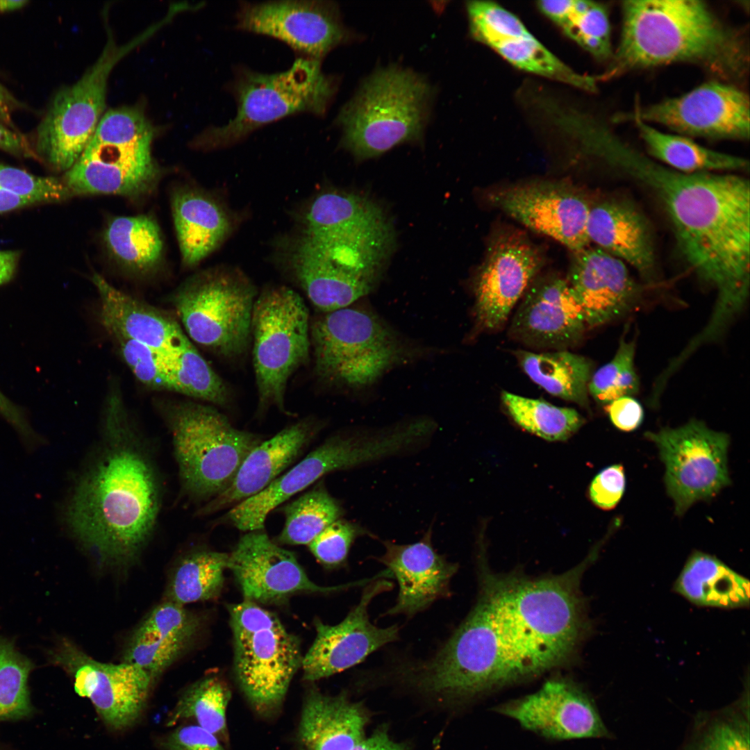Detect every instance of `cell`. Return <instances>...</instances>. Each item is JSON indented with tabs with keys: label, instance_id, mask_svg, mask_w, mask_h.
I'll list each match as a JSON object with an SVG mask.
<instances>
[{
	"label": "cell",
	"instance_id": "1",
	"mask_svg": "<svg viewBox=\"0 0 750 750\" xmlns=\"http://www.w3.org/2000/svg\"><path fill=\"white\" fill-rule=\"evenodd\" d=\"M479 561L476 603L440 646L451 675L482 695L565 665L590 629L581 572L528 578Z\"/></svg>",
	"mask_w": 750,
	"mask_h": 750
},
{
	"label": "cell",
	"instance_id": "2",
	"mask_svg": "<svg viewBox=\"0 0 750 750\" xmlns=\"http://www.w3.org/2000/svg\"><path fill=\"white\" fill-rule=\"evenodd\" d=\"M598 158L649 189L661 201L678 249L717 292L715 306L742 308L749 292L750 185L732 172L686 174L608 133Z\"/></svg>",
	"mask_w": 750,
	"mask_h": 750
},
{
	"label": "cell",
	"instance_id": "3",
	"mask_svg": "<svg viewBox=\"0 0 750 750\" xmlns=\"http://www.w3.org/2000/svg\"><path fill=\"white\" fill-rule=\"evenodd\" d=\"M162 500V484L149 445L120 389L112 385L99 438L64 506L66 526L99 563L126 565L154 533Z\"/></svg>",
	"mask_w": 750,
	"mask_h": 750
},
{
	"label": "cell",
	"instance_id": "4",
	"mask_svg": "<svg viewBox=\"0 0 750 750\" xmlns=\"http://www.w3.org/2000/svg\"><path fill=\"white\" fill-rule=\"evenodd\" d=\"M619 42L600 80L631 70L690 63L722 78H739L749 63L744 40L697 0L622 3Z\"/></svg>",
	"mask_w": 750,
	"mask_h": 750
},
{
	"label": "cell",
	"instance_id": "5",
	"mask_svg": "<svg viewBox=\"0 0 750 750\" xmlns=\"http://www.w3.org/2000/svg\"><path fill=\"white\" fill-rule=\"evenodd\" d=\"M156 408L171 434L182 494L190 500L207 503L224 492L262 442L213 406L167 400Z\"/></svg>",
	"mask_w": 750,
	"mask_h": 750
},
{
	"label": "cell",
	"instance_id": "6",
	"mask_svg": "<svg viewBox=\"0 0 750 750\" xmlns=\"http://www.w3.org/2000/svg\"><path fill=\"white\" fill-rule=\"evenodd\" d=\"M228 90L235 100L236 114L226 124L201 134L200 144L208 149L229 147L258 128L293 115H324L337 81L322 71V60L301 56L290 68L276 73L240 67Z\"/></svg>",
	"mask_w": 750,
	"mask_h": 750
},
{
	"label": "cell",
	"instance_id": "7",
	"mask_svg": "<svg viewBox=\"0 0 750 750\" xmlns=\"http://www.w3.org/2000/svg\"><path fill=\"white\" fill-rule=\"evenodd\" d=\"M416 74L392 67L375 72L339 112L342 145L358 159L421 139L432 97Z\"/></svg>",
	"mask_w": 750,
	"mask_h": 750
},
{
	"label": "cell",
	"instance_id": "8",
	"mask_svg": "<svg viewBox=\"0 0 750 750\" xmlns=\"http://www.w3.org/2000/svg\"><path fill=\"white\" fill-rule=\"evenodd\" d=\"M153 128L138 108L110 109L64 183L72 194L138 196L156 185L160 171L151 153Z\"/></svg>",
	"mask_w": 750,
	"mask_h": 750
},
{
	"label": "cell",
	"instance_id": "9",
	"mask_svg": "<svg viewBox=\"0 0 750 750\" xmlns=\"http://www.w3.org/2000/svg\"><path fill=\"white\" fill-rule=\"evenodd\" d=\"M316 374L333 385L360 388L412 356L394 331L365 308L347 306L317 317L310 328Z\"/></svg>",
	"mask_w": 750,
	"mask_h": 750
},
{
	"label": "cell",
	"instance_id": "10",
	"mask_svg": "<svg viewBox=\"0 0 750 750\" xmlns=\"http://www.w3.org/2000/svg\"><path fill=\"white\" fill-rule=\"evenodd\" d=\"M228 608L238 683L259 715L272 717L301 667L299 640L276 615L255 602L244 600Z\"/></svg>",
	"mask_w": 750,
	"mask_h": 750
},
{
	"label": "cell",
	"instance_id": "11",
	"mask_svg": "<svg viewBox=\"0 0 750 750\" xmlns=\"http://www.w3.org/2000/svg\"><path fill=\"white\" fill-rule=\"evenodd\" d=\"M257 289L240 270L217 267L189 278L172 296L188 335L224 358H235L251 342Z\"/></svg>",
	"mask_w": 750,
	"mask_h": 750
},
{
	"label": "cell",
	"instance_id": "12",
	"mask_svg": "<svg viewBox=\"0 0 750 750\" xmlns=\"http://www.w3.org/2000/svg\"><path fill=\"white\" fill-rule=\"evenodd\" d=\"M310 328L308 309L291 288L270 286L258 294L251 342L260 411L274 406L286 413L288 383L310 358Z\"/></svg>",
	"mask_w": 750,
	"mask_h": 750
},
{
	"label": "cell",
	"instance_id": "13",
	"mask_svg": "<svg viewBox=\"0 0 750 750\" xmlns=\"http://www.w3.org/2000/svg\"><path fill=\"white\" fill-rule=\"evenodd\" d=\"M153 25L119 45L112 35L97 60L74 83L58 92L40 123L35 151L58 171H67L91 140L104 114L109 75L115 65L156 31Z\"/></svg>",
	"mask_w": 750,
	"mask_h": 750
},
{
	"label": "cell",
	"instance_id": "14",
	"mask_svg": "<svg viewBox=\"0 0 750 750\" xmlns=\"http://www.w3.org/2000/svg\"><path fill=\"white\" fill-rule=\"evenodd\" d=\"M645 437L656 444L666 468L665 484L677 515L694 503L710 499L730 483L727 467L729 438L692 419Z\"/></svg>",
	"mask_w": 750,
	"mask_h": 750
},
{
	"label": "cell",
	"instance_id": "15",
	"mask_svg": "<svg viewBox=\"0 0 750 750\" xmlns=\"http://www.w3.org/2000/svg\"><path fill=\"white\" fill-rule=\"evenodd\" d=\"M381 455L378 438L366 428L337 433L261 492L231 508L224 520L242 531L262 530L273 510L324 475L378 461Z\"/></svg>",
	"mask_w": 750,
	"mask_h": 750
},
{
	"label": "cell",
	"instance_id": "16",
	"mask_svg": "<svg viewBox=\"0 0 750 750\" xmlns=\"http://www.w3.org/2000/svg\"><path fill=\"white\" fill-rule=\"evenodd\" d=\"M389 577L385 569L365 585L358 602L338 624L315 620L316 637L301 663L305 681L314 682L353 667L399 639L397 624L383 628L369 619V608L374 599L393 588L385 578Z\"/></svg>",
	"mask_w": 750,
	"mask_h": 750
},
{
	"label": "cell",
	"instance_id": "17",
	"mask_svg": "<svg viewBox=\"0 0 750 750\" xmlns=\"http://www.w3.org/2000/svg\"><path fill=\"white\" fill-rule=\"evenodd\" d=\"M51 658L74 678L76 693L90 700L109 728L122 730L138 721L154 683L144 669L98 661L67 640H61Z\"/></svg>",
	"mask_w": 750,
	"mask_h": 750
},
{
	"label": "cell",
	"instance_id": "18",
	"mask_svg": "<svg viewBox=\"0 0 750 750\" xmlns=\"http://www.w3.org/2000/svg\"><path fill=\"white\" fill-rule=\"evenodd\" d=\"M488 199L526 227L573 252L589 247L588 221L592 206L572 184L552 181L516 183L490 192Z\"/></svg>",
	"mask_w": 750,
	"mask_h": 750
},
{
	"label": "cell",
	"instance_id": "19",
	"mask_svg": "<svg viewBox=\"0 0 750 750\" xmlns=\"http://www.w3.org/2000/svg\"><path fill=\"white\" fill-rule=\"evenodd\" d=\"M236 27L278 40L302 57L319 60L349 38L338 6L327 1L240 2Z\"/></svg>",
	"mask_w": 750,
	"mask_h": 750
},
{
	"label": "cell",
	"instance_id": "20",
	"mask_svg": "<svg viewBox=\"0 0 750 750\" xmlns=\"http://www.w3.org/2000/svg\"><path fill=\"white\" fill-rule=\"evenodd\" d=\"M631 115L683 136L743 140L749 138V96L719 81L706 82L677 97L638 106Z\"/></svg>",
	"mask_w": 750,
	"mask_h": 750
},
{
	"label": "cell",
	"instance_id": "21",
	"mask_svg": "<svg viewBox=\"0 0 750 750\" xmlns=\"http://www.w3.org/2000/svg\"><path fill=\"white\" fill-rule=\"evenodd\" d=\"M538 249L517 231L491 241L475 278V316L480 328L495 331L509 317L542 265Z\"/></svg>",
	"mask_w": 750,
	"mask_h": 750
},
{
	"label": "cell",
	"instance_id": "22",
	"mask_svg": "<svg viewBox=\"0 0 750 750\" xmlns=\"http://www.w3.org/2000/svg\"><path fill=\"white\" fill-rule=\"evenodd\" d=\"M470 33L511 65L588 92L597 90V77L580 74L546 48L512 12L499 4L469 1Z\"/></svg>",
	"mask_w": 750,
	"mask_h": 750
},
{
	"label": "cell",
	"instance_id": "23",
	"mask_svg": "<svg viewBox=\"0 0 750 750\" xmlns=\"http://www.w3.org/2000/svg\"><path fill=\"white\" fill-rule=\"evenodd\" d=\"M228 569L244 600L282 601L297 592L329 593L366 585L369 579L340 585H317L307 576L294 553L272 542L262 530L247 532L229 553Z\"/></svg>",
	"mask_w": 750,
	"mask_h": 750
},
{
	"label": "cell",
	"instance_id": "24",
	"mask_svg": "<svg viewBox=\"0 0 750 750\" xmlns=\"http://www.w3.org/2000/svg\"><path fill=\"white\" fill-rule=\"evenodd\" d=\"M494 710L548 739L610 738L594 700L565 679L549 680L536 692L499 705Z\"/></svg>",
	"mask_w": 750,
	"mask_h": 750
},
{
	"label": "cell",
	"instance_id": "25",
	"mask_svg": "<svg viewBox=\"0 0 750 750\" xmlns=\"http://www.w3.org/2000/svg\"><path fill=\"white\" fill-rule=\"evenodd\" d=\"M430 527L417 542L397 544L384 540L383 555L376 560L386 567L398 584L394 604L381 616L412 618L438 600L449 598L451 582L458 565L438 553L432 544Z\"/></svg>",
	"mask_w": 750,
	"mask_h": 750
},
{
	"label": "cell",
	"instance_id": "26",
	"mask_svg": "<svg viewBox=\"0 0 750 750\" xmlns=\"http://www.w3.org/2000/svg\"><path fill=\"white\" fill-rule=\"evenodd\" d=\"M627 265L598 247L574 251L566 279L588 328L624 316L637 306L640 288Z\"/></svg>",
	"mask_w": 750,
	"mask_h": 750
},
{
	"label": "cell",
	"instance_id": "27",
	"mask_svg": "<svg viewBox=\"0 0 750 750\" xmlns=\"http://www.w3.org/2000/svg\"><path fill=\"white\" fill-rule=\"evenodd\" d=\"M532 283L512 317L511 335L537 347L563 350L577 344L587 327L567 280L549 277Z\"/></svg>",
	"mask_w": 750,
	"mask_h": 750
},
{
	"label": "cell",
	"instance_id": "28",
	"mask_svg": "<svg viewBox=\"0 0 750 750\" xmlns=\"http://www.w3.org/2000/svg\"><path fill=\"white\" fill-rule=\"evenodd\" d=\"M91 280L99 297L100 322L109 335H119L167 356L192 342L171 314L114 287L99 274Z\"/></svg>",
	"mask_w": 750,
	"mask_h": 750
},
{
	"label": "cell",
	"instance_id": "29",
	"mask_svg": "<svg viewBox=\"0 0 750 750\" xmlns=\"http://www.w3.org/2000/svg\"><path fill=\"white\" fill-rule=\"evenodd\" d=\"M321 428L316 419L306 417L262 441L246 457L231 484L195 515L206 516L232 508L261 492L298 458Z\"/></svg>",
	"mask_w": 750,
	"mask_h": 750
},
{
	"label": "cell",
	"instance_id": "30",
	"mask_svg": "<svg viewBox=\"0 0 750 750\" xmlns=\"http://www.w3.org/2000/svg\"><path fill=\"white\" fill-rule=\"evenodd\" d=\"M200 626L199 618L193 612L164 600L133 631L123 662L142 668L155 682L188 650Z\"/></svg>",
	"mask_w": 750,
	"mask_h": 750
},
{
	"label": "cell",
	"instance_id": "31",
	"mask_svg": "<svg viewBox=\"0 0 750 750\" xmlns=\"http://www.w3.org/2000/svg\"><path fill=\"white\" fill-rule=\"evenodd\" d=\"M368 716L344 693L329 695L311 688L303 701L296 750H352L365 738Z\"/></svg>",
	"mask_w": 750,
	"mask_h": 750
},
{
	"label": "cell",
	"instance_id": "32",
	"mask_svg": "<svg viewBox=\"0 0 750 750\" xmlns=\"http://www.w3.org/2000/svg\"><path fill=\"white\" fill-rule=\"evenodd\" d=\"M286 250L285 260L291 275L322 312L349 306L374 287V283L340 268L301 235Z\"/></svg>",
	"mask_w": 750,
	"mask_h": 750
},
{
	"label": "cell",
	"instance_id": "33",
	"mask_svg": "<svg viewBox=\"0 0 750 750\" xmlns=\"http://www.w3.org/2000/svg\"><path fill=\"white\" fill-rule=\"evenodd\" d=\"M588 234L597 247L649 276L655 267V252L644 217L626 203L606 201L592 206Z\"/></svg>",
	"mask_w": 750,
	"mask_h": 750
},
{
	"label": "cell",
	"instance_id": "34",
	"mask_svg": "<svg viewBox=\"0 0 750 750\" xmlns=\"http://www.w3.org/2000/svg\"><path fill=\"white\" fill-rule=\"evenodd\" d=\"M173 218L185 265L195 267L217 250L235 227L233 215L215 197L194 189L178 191Z\"/></svg>",
	"mask_w": 750,
	"mask_h": 750
},
{
	"label": "cell",
	"instance_id": "35",
	"mask_svg": "<svg viewBox=\"0 0 750 750\" xmlns=\"http://www.w3.org/2000/svg\"><path fill=\"white\" fill-rule=\"evenodd\" d=\"M674 590L699 606L738 608L749 605V581L716 557L700 551L689 557Z\"/></svg>",
	"mask_w": 750,
	"mask_h": 750
},
{
	"label": "cell",
	"instance_id": "36",
	"mask_svg": "<svg viewBox=\"0 0 750 750\" xmlns=\"http://www.w3.org/2000/svg\"><path fill=\"white\" fill-rule=\"evenodd\" d=\"M298 218L300 235L308 239L337 237L387 219L380 207L370 199L340 191L315 196Z\"/></svg>",
	"mask_w": 750,
	"mask_h": 750
},
{
	"label": "cell",
	"instance_id": "37",
	"mask_svg": "<svg viewBox=\"0 0 750 750\" xmlns=\"http://www.w3.org/2000/svg\"><path fill=\"white\" fill-rule=\"evenodd\" d=\"M623 117L635 123L651 158L674 170L734 173L749 169L744 158L706 148L681 135L662 132L631 114Z\"/></svg>",
	"mask_w": 750,
	"mask_h": 750
},
{
	"label": "cell",
	"instance_id": "38",
	"mask_svg": "<svg viewBox=\"0 0 750 750\" xmlns=\"http://www.w3.org/2000/svg\"><path fill=\"white\" fill-rule=\"evenodd\" d=\"M526 375L549 394L588 408V384L592 363L585 356L565 350L535 353L517 351Z\"/></svg>",
	"mask_w": 750,
	"mask_h": 750
},
{
	"label": "cell",
	"instance_id": "39",
	"mask_svg": "<svg viewBox=\"0 0 750 750\" xmlns=\"http://www.w3.org/2000/svg\"><path fill=\"white\" fill-rule=\"evenodd\" d=\"M539 10L596 59L612 57L611 31L606 7L592 1L537 2Z\"/></svg>",
	"mask_w": 750,
	"mask_h": 750
},
{
	"label": "cell",
	"instance_id": "40",
	"mask_svg": "<svg viewBox=\"0 0 750 750\" xmlns=\"http://www.w3.org/2000/svg\"><path fill=\"white\" fill-rule=\"evenodd\" d=\"M104 240L110 254L133 272H150L160 262L162 238L157 222L150 216L112 219L106 228Z\"/></svg>",
	"mask_w": 750,
	"mask_h": 750
},
{
	"label": "cell",
	"instance_id": "41",
	"mask_svg": "<svg viewBox=\"0 0 750 750\" xmlns=\"http://www.w3.org/2000/svg\"><path fill=\"white\" fill-rule=\"evenodd\" d=\"M229 553L208 549L191 551L174 567L165 593V600L183 606L217 597L228 569Z\"/></svg>",
	"mask_w": 750,
	"mask_h": 750
},
{
	"label": "cell",
	"instance_id": "42",
	"mask_svg": "<svg viewBox=\"0 0 750 750\" xmlns=\"http://www.w3.org/2000/svg\"><path fill=\"white\" fill-rule=\"evenodd\" d=\"M231 699V690L222 678L215 675L202 678L184 690L169 714L167 725L172 726L179 721L191 719L227 743L226 711Z\"/></svg>",
	"mask_w": 750,
	"mask_h": 750
},
{
	"label": "cell",
	"instance_id": "43",
	"mask_svg": "<svg viewBox=\"0 0 750 750\" xmlns=\"http://www.w3.org/2000/svg\"><path fill=\"white\" fill-rule=\"evenodd\" d=\"M685 750H749V697L716 711L700 712Z\"/></svg>",
	"mask_w": 750,
	"mask_h": 750
},
{
	"label": "cell",
	"instance_id": "44",
	"mask_svg": "<svg viewBox=\"0 0 750 750\" xmlns=\"http://www.w3.org/2000/svg\"><path fill=\"white\" fill-rule=\"evenodd\" d=\"M284 526L276 542L285 544H309L325 528L340 519L344 510L321 482L287 504Z\"/></svg>",
	"mask_w": 750,
	"mask_h": 750
},
{
	"label": "cell",
	"instance_id": "45",
	"mask_svg": "<svg viewBox=\"0 0 750 750\" xmlns=\"http://www.w3.org/2000/svg\"><path fill=\"white\" fill-rule=\"evenodd\" d=\"M501 401L512 419L524 430L549 441L568 439L584 424L574 408L503 391Z\"/></svg>",
	"mask_w": 750,
	"mask_h": 750
},
{
	"label": "cell",
	"instance_id": "46",
	"mask_svg": "<svg viewBox=\"0 0 750 750\" xmlns=\"http://www.w3.org/2000/svg\"><path fill=\"white\" fill-rule=\"evenodd\" d=\"M169 370L174 392L216 406L229 403L231 394L226 383L192 343L170 359Z\"/></svg>",
	"mask_w": 750,
	"mask_h": 750
},
{
	"label": "cell",
	"instance_id": "47",
	"mask_svg": "<svg viewBox=\"0 0 750 750\" xmlns=\"http://www.w3.org/2000/svg\"><path fill=\"white\" fill-rule=\"evenodd\" d=\"M33 663L0 638V722L28 717L33 710L28 679Z\"/></svg>",
	"mask_w": 750,
	"mask_h": 750
},
{
	"label": "cell",
	"instance_id": "48",
	"mask_svg": "<svg viewBox=\"0 0 750 750\" xmlns=\"http://www.w3.org/2000/svg\"><path fill=\"white\" fill-rule=\"evenodd\" d=\"M635 344L622 338L614 357L591 376L588 392L599 403L632 396L639 390V380L634 367Z\"/></svg>",
	"mask_w": 750,
	"mask_h": 750
},
{
	"label": "cell",
	"instance_id": "49",
	"mask_svg": "<svg viewBox=\"0 0 750 750\" xmlns=\"http://www.w3.org/2000/svg\"><path fill=\"white\" fill-rule=\"evenodd\" d=\"M110 336L124 361L140 383L156 390L174 392L169 370L172 356L161 354L128 338Z\"/></svg>",
	"mask_w": 750,
	"mask_h": 750
},
{
	"label": "cell",
	"instance_id": "50",
	"mask_svg": "<svg viewBox=\"0 0 750 750\" xmlns=\"http://www.w3.org/2000/svg\"><path fill=\"white\" fill-rule=\"evenodd\" d=\"M371 534L358 524L338 519L325 528L310 542L308 547L316 559L327 568L344 566L354 541Z\"/></svg>",
	"mask_w": 750,
	"mask_h": 750
},
{
	"label": "cell",
	"instance_id": "51",
	"mask_svg": "<svg viewBox=\"0 0 750 750\" xmlns=\"http://www.w3.org/2000/svg\"><path fill=\"white\" fill-rule=\"evenodd\" d=\"M0 190L32 199L36 203L61 201L72 194L63 181L35 176L1 162Z\"/></svg>",
	"mask_w": 750,
	"mask_h": 750
},
{
	"label": "cell",
	"instance_id": "52",
	"mask_svg": "<svg viewBox=\"0 0 750 750\" xmlns=\"http://www.w3.org/2000/svg\"><path fill=\"white\" fill-rule=\"evenodd\" d=\"M625 485L623 467L621 465H611L602 469L592 480L590 486V497L600 508L610 510L622 499Z\"/></svg>",
	"mask_w": 750,
	"mask_h": 750
},
{
	"label": "cell",
	"instance_id": "53",
	"mask_svg": "<svg viewBox=\"0 0 750 750\" xmlns=\"http://www.w3.org/2000/svg\"><path fill=\"white\" fill-rule=\"evenodd\" d=\"M214 734L197 724L180 726L162 742L167 750H225Z\"/></svg>",
	"mask_w": 750,
	"mask_h": 750
},
{
	"label": "cell",
	"instance_id": "54",
	"mask_svg": "<svg viewBox=\"0 0 750 750\" xmlns=\"http://www.w3.org/2000/svg\"><path fill=\"white\" fill-rule=\"evenodd\" d=\"M605 409L615 426L624 431L636 429L644 418L641 404L631 396L618 398L606 405Z\"/></svg>",
	"mask_w": 750,
	"mask_h": 750
},
{
	"label": "cell",
	"instance_id": "55",
	"mask_svg": "<svg viewBox=\"0 0 750 750\" xmlns=\"http://www.w3.org/2000/svg\"><path fill=\"white\" fill-rule=\"evenodd\" d=\"M0 149L12 155L40 160L24 136L0 123Z\"/></svg>",
	"mask_w": 750,
	"mask_h": 750
},
{
	"label": "cell",
	"instance_id": "56",
	"mask_svg": "<svg viewBox=\"0 0 750 750\" xmlns=\"http://www.w3.org/2000/svg\"><path fill=\"white\" fill-rule=\"evenodd\" d=\"M0 414L17 428L26 442H35V434L22 410L0 390Z\"/></svg>",
	"mask_w": 750,
	"mask_h": 750
},
{
	"label": "cell",
	"instance_id": "57",
	"mask_svg": "<svg viewBox=\"0 0 750 750\" xmlns=\"http://www.w3.org/2000/svg\"><path fill=\"white\" fill-rule=\"evenodd\" d=\"M352 750H408L405 744L394 742L387 732L379 729L360 741Z\"/></svg>",
	"mask_w": 750,
	"mask_h": 750
},
{
	"label": "cell",
	"instance_id": "58",
	"mask_svg": "<svg viewBox=\"0 0 750 750\" xmlns=\"http://www.w3.org/2000/svg\"><path fill=\"white\" fill-rule=\"evenodd\" d=\"M19 258V253L17 251L0 250V285L11 280Z\"/></svg>",
	"mask_w": 750,
	"mask_h": 750
},
{
	"label": "cell",
	"instance_id": "59",
	"mask_svg": "<svg viewBox=\"0 0 750 750\" xmlns=\"http://www.w3.org/2000/svg\"><path fill=\"white\" fill-rule=\"evenodd\" d=\"M34 203L32 199L0 190V213Z\"/></svg>",
	"mask_w": 750,
	"mask_h": 750
},
{
	"label": "cell",
	"instance_id": "60",
	"mask_svg": "<svg viewBox=\"0 0 750 750\" xmlns=\"http://www.w3.org/2000/svg\"><path fill=\"white\" fill-rule=\"evenodd\" d=\"M14 100L0 84V123L11 126V110Z\"/></svg>",
	"mask_w": 750,
	"mask_h": 750
},
{
	"label": "cell",
	"instance_id": "61",
	"mask_svg": "<svg viewBox=\"0 0 750 750\" xmlns=\"http://www.w3.org/2000/svg\"><path fill=\"white\" fill-rule=\"evenodd\" d=\"M26 1L0 0V13L7 11L17 10L23 7Z\"/></svg>",
	"mask_w": 750,
	"mask_h": 750
}]
</instances>
